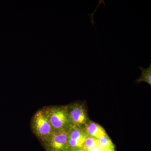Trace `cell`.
Masks as SVG:
<instances>
[{
  "label": "cell",
  "instance_id": "cell-1",
  "mask_svg": "<svg viewBox=\"0 0 151 151\" xmlns=\"http://www.w3.org/2000/svg\"><path fill=\"white\" fill-rule=\"evenodd\" d=\"M55 132H68L73 127L69 119L67 106L47 107L42 109Z\"/></svg>",
  "mask_w": 151,
  "mask_h": 151
},
{
  "label": "cell",
  "instance_id": "cell-2",
  "mask_svg": "<svg viewBox=\"0 0 151 151\" xmlns=\"http://www.w3.org/2000/svg\"><path fill=\"white\" fill-rule=\"evenodd\" d=\"M32 128L38 137L44 141L55 132L42 109L38 111L34 116Z\"/></svg>",
  "mask_w": 151,
  "mask_h": 151
},
{
  "label": "cell",
  "instance_id": "cell-3",
  "mask_svg": "<svg viewBox=\"0 0 151 151\" xmlns=\"http://www.w3.org/2000/svg\"><path fill=\"white\" fill-rule=\"evenodd\" d=\"M69 119L73 127L83 129L89 121L84 105L79 103H73L67 106Z\"/></svg>",
  "mask_w": 151,
  "mask_h": 151
},
{
  "label": "cell",
  "instance_id": "cell-4",
  "mask_svg": "<svg viewBox=\"0 0 151 151\" xmlns=\"http://www.w3.org/2000/svg\"><path fill=\"white\" fill-rule=\"evenodd\" d=\"M52 150L56 151H68V132L65 131L52 133L46 140Z\"/></svg>",
  "mask_w": 151,
  "mask_h": 151
},
{
  "label": "cell",
  "instance_id": "cell-5",
  "mask_svg": "<svg viewBox=\"0 0 151 151\" xmlns=\"http://www.w3.org/2000/svg\"><path fill=\"white\" fill-rule=\"evenodd\" d=\"M83 129L73 127L68 132V151L82 149L86 136Z\"/></svg>",
  "mask_w": 151,
  "mask_h": 151
},
{
  "label": "cell",
  "instance_id": "cell-6",
  "mask_svg": "<svg viewBox=\"0 0 151 151\" xmlns=\"http://www.w3.org/2000/svg\"><path fill=\"white\" fill-rule=\"evenodd\" d=\"M84 129L86 135L97 139L107 134L100 125L89 120L85 125Z\"/></svg>",
  "mask_w": 151,
  "mask_h": 151
},
{
  "label": "cell",
  "instance_id": "cell-7",
  "mask_svg": "<svg viewBox=\"0 0 151 151\" xmlns=\"http://www.w3.org/2000/svg\"><path fill=\"white\" fill-rule=\"evenodd\" d=\"M141 70L142 74L139 78L136 79V82L138 84H139L142 81L145 82L150 84L151 86V62L149 67L147 68L139 66V67Z\"/></svg>",
  "mask_w": 151,
  "mask_h": 151
},
{
  "label": "cell",
  "instance_id": "cell-8",
  "mask_svg": "<svg viewBox=\"0 0 151 151\" xmlns=\"http://www.w3.org/2000/svg\"><path fill=\"white\" fill-rule=\"evenodd\" d=\"M98 146L101 149H108L115 150V146L107 134L97 139Z\"/></svg>",
  "mask_w": 151,
  "mask_h": 151
},
{
  "label": "cell",
  "instance_id": "cell-9",
  "mask_svg": "<svg viewBox=\"0 0 151 151\" xmlns=\"http://www.w3.org/2000/svg\"><path fill=\"white\" fill-rule=\"evenodd\" d=\"M97 146H98L97 139L86 135L83 143L82 149L86 151Z\"/></svg>",
  "mask_w": 151,
  "mask_h": 151
},
{
  "label": "cell",
  "instance_id": "cell-10",
  "mask_svg": "<svg viewBox=\"0 0 151 151\" xmlns=\"http://www.w3.org/2000/svg\"><path fill=\"white\" fill-rule=\"evenodd\" d=\"M101 149V148H100L99 146H97V147H94L86 151H100Z\"/></svg>",
  "mask_w": 151,
  "mask_h": 151
},
{
  "label": "cell",
  "instance_id": "cell-11",
  "mask_svg": "<svg viewBox=\"0 0 151 151\" xmlns=\"http://www.w3.org/2000/svg\"><path fill=\"white\" fill-rule=\"evenodd\" d=\"M100 151H115V150H112L108 149H101Z\"/></svg>",
  "mask_w": 151,
  "mask_h": 151
},
{
  "label": "cell",
  "instance_id": "cell-12",
  "mask_svg": "<svg viewBox=\"0 0 151 151\" xmlns=\"http://www.w3.org/2000/svg\"><path fill=\"white\" fill-rule=\"evenodd\" d=\"M69 151H85L83 149H78V150H73Z\"/></svg>",
  "mask_w": 151,
  "mask_h": 151
},
{
  "label": "cell",
  "instance_id": "cell-13",
  "mask_svg": "<svg viewBox=\"0 0 151 151\" xmlns=\"http://www.w3.org/2000/svg\"><path fill=\"white\" fill-rule=\"evenodd\" d=\"M52 151H55V150H52Z\"/></svg>",
  "mask_w": 151,
  "mask_h": 151
}]
</instances>
